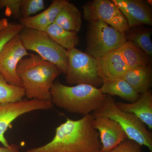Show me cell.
I'll return each instance as SVG.
<instances>
[{"instance_id":"6da1fadb","label":"cell","mask_w":152,"mask_h":152,"mask_svg":"<svg viewBox=\"0 0 152 152\" xmlns=\"http://www.w3.org/2000/svg\"><path fill=\"white\" fill-rule=\"evenodd\" d=\"M92 114L80 119L67 118L56 129L53 138L49 143L26 152H101L99 134L94 129Z\"/></svg>"},{"instance_id":"7a4b0ae2","label":"cell","mask_w":152,"mask_h":152,"mask_svg":"<svg viewBox=\"0 0 152 152\" xmlns=\"http://www.w3.org/2000/svg\"><path fill=\"white\" fill-rule=\"evenodd\" d=\"M17 73L28 99L52 102L51 88L62 72L54 64L39 55L30 54L20 61Z\"/></svg>"},{"instance_id":"3957f363","label":"cell","mask_w":152,"mask_h":152,"mask_svg":"<svg viewBox=\"0 0 152 152\" xmlns=\"http://www.w3.org/2000/svg\"><path fill=\"white\" fill-rule=\"evenodd\" d=\"M50 94L53 104L68 112L84 116L99 108L108 96L100 88L91 85L69 86L58 80L54 83Z\"/></svg>"},{"instance_id":"277c9868","label":"cell","mask_w":152,"mask_h":152,"mask_svg":"<svg viewBox=\"0 0 152 152\" xmlns=\"http://www.w3.org/2000/svg\"><path fill=\"white\" fill-rule=\"evenodd\" d=\"M92 114L94 117L103 116L115 120L124 131L128 139L145 146L152 152V134L146 125L134 114L120 110L111 96L108 95L102 105Z\"/></svg>"},{"instance_id":"5b68a950","label":"cell","mask_w":152,"mask_h":152,"mask_svg":"<svg viewBox=\"0 0 152 152\" xmlns=\"http://www.w3.org/2000/svg\"><path fill=\"white\" fill-rule=\"evenodd\" d=\"M19 35L27 50L37 53L44 60L58 67L63 73L66 74L68 51L55 42L46 33L24 27Z\"/></svg>"},{"instance_id":"8992f818","label":"cell","mask_w":152,"mask_h":152,"mask_svg":"<svg viewBox=\"0 0 152 152\" xmlns=\"http://www.w3.org/2000/svg\"><path fill=\"white\" fill-rule=\"evenodd\" d=\"M127 41L120 33L101 21L88 22L86 53L99 60L109 52L119 48Z\"/></svg>"},{"instance_id":"52a82bcc","label":"cell","mask_w":152,"mask_h":152,"mask_svg":"<svg viewBox=\"0 0 152 152\" xmlns=\"http://www.w3.org/2000/svg\"><path fill=\"white\" fill-rule=\"evenodd\" d=\"M67 51L66 83L89 85L97 88L102 86L104 80L100 75L98 60L76 48Z\"/></svg>"},{"instance_id":"ba28073f","label":"cell","mask_w":152,"mask_h":152,"mask_svg":"<svg viewBox=\"0 0 152 152\" xmlns=\"http://www.w3.org/2000/svg\"><path fill=\"white\" fill-rule=\"evenodd\" d=\"M82 7L84 18L88 22L101 21L121 33L129 28L126 18L112 1H91Z\"/></svg>"},{"instance_id":"9c48e42d","label":"cell","mask_w":152,"mask_h":152,"mask_svg":"<svg viewBox=\"0 0 152 152\" xmlns=\"http://www.w3.org/2000/svg\"><path fill=\"white\" fill-rule=\"evenodd\" d=\"M53 104L51 101L38 99L22 100L15 102L0 104V142L3 146L8 147V142L4 136L12 124L19 116L29 112L38 110L52 109Z\"/></svg>"},{"instance_id":"30bf717a","label":"cell","mask_w":152,"mask_h":152,"mask_svg":"<svg viewBox=\"0 0 152 152\" xmlns=\"http://www.w3.org/2000/svg\"><path fill=\"white\" fill-rule=\"evenodd\" d=\"M30 54L24 47L19 34L4 47L0 53V74L10 84L23 87L21 80L17 75V68L20 61Z\"/></svg>"},{"instance_id":"8fae6325","label":"cell","mask_w":152,"mask_h":152,"mask_svg":"<svg viewBox=\"0 0 152 152\" xmlns=\"http://www.w3.org/2000/svg\"><path fill=\"white\" fill-rule=\"evenodd\" d=\"M127 21L129 28L152 25V10L147 1L113 0Z\"/></svg>"},{"instance_id":"7c38bea8","label":"cell","mask_w":152,"mask_h":152,"mask_svg":"<svg viewBox=\"0 0 152 152\" xmlns=\"http://www.w3.org/2000/svg\"><path fill=\"white\" fill-rule=\"evenodd\" d=\"M94 128L99 131L102 147L101 152H109L128 139L119 124L115 120L103 116L94 117Z\"/></svg>"},{"instance_id":"4fadbf2b","label":"cell","mask_w":152,"mask_h":152,"mask_svg":"<svg viewBox=\"0 0 152 152\" xmlns=\"http://www.w3.org/2000/svg\"><path fill=\"white\" fill-rule=\"evenodd\" d=\"M118 49L109 52L98 60L100 75L104 80L121 77L130 69Z\"/></svg>"},{"instance_id":"5bb4252c","label":"cell","mask_w":152,"mask_h":152,"mask_svg":"<svg viewBox=\"0 0 152 152\" xmlns=\"http://www.w3.org/2000/svg\"><path fill=\"white\" fill-rule=\"evenodd\" d=\"M67 1L54 0L49 7L37 15L28 18H21L20 23L24 27L44 31L50 25L54 23L60 10Z\"/></svg>"},{"instance_id":"9a60e30c","label":"cell","mask_w":152,"mask_h":152,"mask_svg":"<svg viewBox=\"0 0 152 152\" xmlns=\"http://www.w3.org/2000/svg\"><path fill=\"white\" fill-rule=\"evenodd\" d=\"M118 108L123 111L132 113L150 129H152V94L151 90L141 94L136 102L132 103L122 102L116 103Z\"/></svg>"},{"instance_id":"2e32d148","label":"cell","mask_w":152,"mask_h":152,"mask_svg":"<svg viewBox=\"0 0 152 152\" xmlns=\"http://www.w3.org/2000/svg\"><path fill=\"white\" fill-rule=\"evenodd\" d=\"M122 77L140 94L151 90L152 85V69L150 64L129 69Z\"/></svg>"},{"instance_id":"e0dca14e","label":"cell","mask_w":152,"mask_h":152,"mask_svg":"<svg viewBox=\"0 0 152 152\" xmlns=\"http://www.w3.org/2000/svg\"><path fill=\"white\" fill-rule=\"evenodd\" d=\"M100 88L105 94L118 96L130 103L136 102L141 95L122 77L104 80Z\"/></svg>"},{"instance_id":"ac0fdd59","label":"cell","mask_w":152,"mask_h":152,"mask_svg":"<svg viewBox=\"0 0 152 152\" xmlns=\"http://www.w3.org/2000/svg\"><path fill=\"white\" fill-rule=\"evenodd\" d=\"M54 23L67 31L77 33L81 27V12L74 4L67 1L60 10Z\"/></svg>"},{"instance_id":"d6986e66","label":"cell","mask_w":152,"mask_h":152,"mask_svg":"<svg viewBox=\"0 0 152 152\" xmlns=\"http://www.w3.org/2000/svg\"><path fill=\"white\" fill-rule=\"evenodd\" d=\"M118 50L129 69L147 65L151 63V60L144 52L131 41H127Z\"/></svg>"},{"instance_id":"ffe728a7","label":"cell","mask_w":152,"mask_h":152,"mask_svg":"<svg viewBox=\"0 0 152 152\" xmlns=\"http://www.w3.org/2000/svg\"><path fill=\"white\" fill-rule=\"evenodd\" d=\"M55 42L67 50L76 48L80 43L77 33L67 31L55 23L44 31Z\"/></svg>"},{"instance_id":"44dd1931","label":"cell","mask_w":152,"mask_h":152,"mask_svg":"<svg viewBox=\"0 0 152 152\" xmlns=\"http://www.w3.org/2000/svg\"><path fill=\"white\" fill-rule=\"evenodd\" d=\"M126 32L127 41H130L142 50L151 60L152 43L151 40V30L149 28H139L131 31L129 30Z\"/></svg>"},{"instance_id":"7402d4cb","label":"cell","mask_w":152,"mask_h":152,"mask_svg":"<svg viewBox=\"0 0 152 152\" xmlns=\"http://www.w3.org/2000/svg\"><path fill=\"white\" fill-rule=\"evenodd\" d=\"M25 96L23 87L10 84L0 74V104L19 102Z\"/></svg>"},{"instance_id":"603a6c76","label":"cell","mask_w":152,"mask_h":152,"mask_svg":"<svg viewBox=\"0 0 152 152\" xmlns=\"http://www.w3.org/2000/svg\"><path fill=\"white\" fill-rule=\"evenodd\" d=\"M45 7L43 0H22L20 6L22 18H28L43 10Z\"/></svg>"},{"instance_id":"cb8c5ba5","label":"cell","mask_w":152,"mask_h":152,"mask_svg":"<svg viewBox=\"0 0 152 152\" xmlns=\"http://www.w3.org/2000/svg\"><path fill=\"white\" fill-rule=\"evenodd\" d=\"M24 27L20 23H9L7 27L0 31V53L6 44L19 34Z\"/></svg>"},{"instance_id":"d4e9b609","label":"cell","mask_w":152,"mask_h":152,"mask_svg":"<svg viewBox=\"0 0 152 152\" xmlns=\"http://www.w3.org/2000/svg\"><path fill=\"white\" fill-rule=\"evenodd\" d=\"M22 0H0V10L5 8L7 16H12L16 19L21 18L20 6Z\"/></svg>"},{"instance_id":"484cf974","label":"cell","mask_w":152,"mask_h":152,"mask_svg":"<svg viewBox=\"0 0 152 152\" xmlns=\"http://www.w3.org/2000/svg\"><path fill=\"white\" fill-rule=\"evenodd\" d=\"M109 152H143L142 146L132 140L127 139Z\"/></svg>"},{"instance_id":"4316f807","label":"cell","mask_w":152,"mask_h":152,"mask_svg":"<svg viewBox=\"0 0 152 152\" xmlns=\"http://www.w3.org/2000/svg\"><path fill=\"white\" fill-rule=\"evenodd\" d=\"M0 152H21L20 147L16 144H11L8 147L0 146Z\"/></svg>"},{"instance_id":"83f0119b","label":"cell","mask_w":152,"mask_h":152,"mask_svg":"<svg viewBox=\"0 0 152 152\" xmlns=\"http://www.w3.org/2000/svg\"><path fill=\"white\" fill-rule=\"evenodd\" d=\"M9 24L7 19L3 18L0 20V31L7 27Z\"/></svg>"}]
</instances>
